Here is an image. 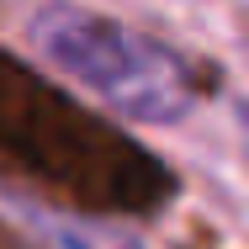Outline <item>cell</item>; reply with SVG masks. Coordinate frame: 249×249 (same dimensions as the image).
<instances>
[{
	"mask_svg": "<svg viewBox=\"0 0 249 249\" xmlns=\"http://www.w3.org/2000/svg\"><path fill=\"white\" fill-rule=\"evenodd\" d=\"M32 43L53 69L133 122H180L196 106V74L159 37L74 0H48L32 16Z\"/></svg>",
	"mask_w": 249,
	"mask_h": 249,
	"instance_id": "obj_1",
	"label": "cell"
},
{
	"mask_svg": "<svg viewBox=\"0 0 249 249\" xmlns=\"http://www.w3.org/2000/svg\"><path fill=\"white\" fill-rule=\"evenodd\" d=\"M58 244L64 249H149L138 233L111 228V223H64L58 228Z\"/></svg>",
	"mask_w": 249,
	"mask_h": 249,
	"instance_id": "obj_2",
	"label": "cell"
},
{
	"mask_svg": "<svg viewBox=\"0 0 249 249\" xmlns=\"http://www.w3.org/2000/svg\"><path fill=\"white\" fill-rule=\"evenodd\" d=\"M244 58H249V32H244Z\"/></svg>",
	"mask_w": 249,
	"mask_h": 249,
	"instance_id": "obj_3",
	"label": "cell"
}]
</instances>
